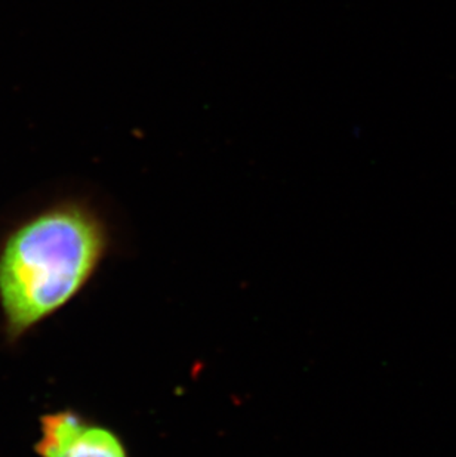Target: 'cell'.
Masks as SVG:
<instances>
[{
  "label": "cell",
  "instance_id": "6da1fadb",
  "mask_svg": "<svg viewBox=\"0 0 456 457\" xmlns=\"http://www.w3.org/2000/svg\"><path fill=\"white\" fill-rule=\"evenodd\" d=\"M112 246L104 212L85 195L44 200L0 229V333L15 346L82 294Z\"/></svg>",
  "mask_w": 456,
  "mask_h": 457
},
{
  "label": "cell",
  "instance_id": "7a4b0ae2",
  "mask_svg": "<svg viewBox=\"0 0 456 457\" xmlns=\"http://www.w3.org/2000/svg\"><path fill=\"white\" fill-rule=\"evenodd\" d=\"M85 416L72 409L40 414L39 438L33 445L38 457H64L88 427Z\"/></svg>",
  "mask_w": 456,
  "mask_h": 457
},
{
  "label": "cell",
  "instance_id": "3957f363",
  "mask_svg": "<svg viewBox=\"0 0 456 457\" xmlns=\"http://www.w3.org/2000/svg\"><path fill=\"white\" fill-rule=\"evenodd\" d=\"M64 457H130V454L116 432L89 422Z\"/></svg>",
  "mask_w": 456,
  "mask_h": 457
}]
</instances>
